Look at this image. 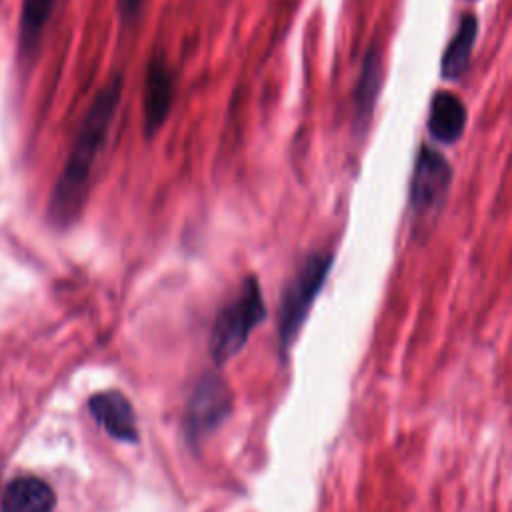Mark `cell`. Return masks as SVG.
<instances>
[{
  "instance_id": "obj_1",
  "label": "cell",
  "mask_w": 512,
  "mask_h": 512,
  "mask_svg": "<svg viewBox=\"0 0 512 512\" xmlns=\"http://www.w3.org/2000/svg\"><path fill=\"white\" fill-rule=\"evenodd\" d=\"M122 92L124 76L112 74L94 96L48 200V218L54 226H70L78 218L88 194L94 164L114 124Z\"/></svg>"
},
{
  "instance_id": "obj_2",
  "label": "cell",
  "mask_w": 512,
  "mask_h": 512,
  "mask_svg": "<svg viewBox=\"0 0 512 512\" xmlns=\"http://www.w3.org/2000/svg\"><path fill=\"white\" fill-rule=\"evenodd\" d=\"M266 304L256 276L244 278L238 294L218 312L210 332V354L216 364L236 356L252 330L264 320Z\"/></svg>"
},
{
  "instance_id": "obj_3",
  "label": "cell",
  "mask_w": 512,
  "mask_h": 512,
  "mask_svg": "<svg viewBox=\"0 0 512 512\" xmlns=\"http://www.w3.org/2000/svg\"><path fill=\"white\" fill-rule=\"evenodd\" d=\"M332 262V252H314L304 258L296 274L286 284L278 310V338L284 350L290 348L306 322L314 300L326 284Z\"/></svg>"
},
{
  "instance_id": "obj_4",
  "label": "cell",
  "mask_w": 512,
  "mask_h": 512,
  "mask_svg": "<svg viewBox=\"0 0 512 512\" xmlns=\"http://www.w3.org/2000/svg\"><path fill=\"white\" fill-rule=\"evenodd\" d=\"M452 182L450 162L434 148L422 146L410 180V214L414 232L428 230L442 212Z\"/></svg>"
},
{
  "instance_id": "obj_5",
  "label": "cell",
  "mask_w": 512,
  "mask_h": 512,
  "mask_svg": "<svg viewBox=\"0 0 512 512\" xmlns=\"http://www.w3.org/2000/svg\"><path fill=\"white\" fill-rule=\"evenodd\" d=\"M232 410V394L228 384L218 374H204L186 408V426L188 432L196 438H202L214 432Z\"/></svg>"
},
{
  "instance_id": "obj_6",
  "label": "cell",
  "mask_w": 512,
  "mask_h": 512,
  "mask_svg": "<svg viewBox=\"0 0 512 512\" xmlns=\"http://www.w3.org/2000/svg\"><path fill=\"white\" fill-rule=\"evenodd\" d=\"M174 98V74L162 56H152L144 74L142 112L144 134L152 138L166 122Z\"/></svg>"
},
{
  "instance_id": "obj_7",
  "label": "cell",
  "mask_w": 512,
  "mask_h": 512,
  "mask_svg": "<svg viewBox=\"0 0 512 512\" xmlns=\"http://www.w3.org/2000/svg\"><path fill=\"white\" fill-rule=\"evenodd\" d=\"M88 408L96 422L116 440L136 442V414L130 400L118 390H106L90 396Z\"/></svg>"
},
{
  "instance_id": "obj_8",
  "label": "cell",
  "mask_w": 512,
  "mask_h": 512,
  "mask_svg": "<svg viewBox=\"0 0 512 512\" xmlns=\"http://www.w3.org/2000/svg\"><path fill=\"white\" fill-rule=\"evenodd\" d=\"M382 86V54L380 46L372 44L362 60L360 76L354 88V130L356 134H364L370 126L376 98Z\"/></svg>"
},
{
  "instance_id": "obj_9",
  "label": "cell",
  "mask_w": 512,
  "mask_h": 512,
  "mask_svg": "<svg viewBox=\"0 0 512 512\" xmlns=\"http://www.w3.org/2000/svg\"><path fill=\"white\" fill-rule=\"evenodd\" d=\"M466 118H468L466 106L456 94L448 90H440L432 96L428 132L432 134L434 140L442 144L458 142L466 128Z\"/></svg>"
},
{
  "instance_id": "obj_10",
  "label": "cell",
  "mask_w": 512,
  "mask_h": 512,
  "mask_svg": "<svg viewBox=\"0 0 512 512\" xmlns=\"http://www.w3.org/2000/svg\"><path fill=\"white\" fill-rule=\"evenodd\" d=\"M54 502V492L44 480L24 476L8 484L2 498V512H52Z\"/></svg>"
},
{
  "instance_id": "obj_11",
  "label": "cell",
  "mask_w": 512,
  "mask_h": 512,
  "mask_svg": "<svg viewBox=\"0 0 512 512\" xmlns=\"http://www.w3.org/2000/svg\"><path fill=\"white\" fill-rule=\"evenodd\" d=\"M476 36H478V18L472 12L462 14L458 22V30L442 54L440 72L444 80H458L466 72L474 44H476Z\"/></svg>"
},
{
  "instance_id": "obj_12",
  "label": "cell",
  "mask_w": 512,
  "mask_h": 512,
  "mask_svg": "<svg viewBox=\"0 0 512 512\" xmlns=\"http://www.w3.org/2000/svg\"><path fill=\"white\" fill-rule=\"evenodd\" d=\"M56 0H22L18 24V48L22 58H34L42 32L54 12Z\"/></svg>"
},
{
  "instance_id": "obj_13",
  "label": "cell",
  "mask_w": 512,
  "mask_h": 512,
  "mask_svg": "<svg viewBox=\"0 0 512 512\" xmlns=\"http://www.w3.org/2000/svg\"><path fill=\"white\" fill-rule=\"evenodd\" d=\"M146 0H116V8H118V16L122 20L124 26H130L142 12Z\"/></svg>"
}]
</instances>
